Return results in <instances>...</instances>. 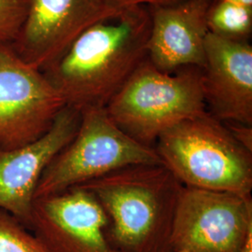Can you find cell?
<instances>
[{"mask_svg":"<svg viewBox=\"0 0 252 252\" xmlns=\"http://www.w3.org/2000/svg\"><path fill=\"white\" fill-rule=\"evenodd\" d=\"M252 234V195L183 187L172 227V252H241Z\"/></svg>","mask_w":252,"mask_h":252,"instance_id":"obj_6","label":"cell"},{"mask_svg":"<svg viewBox=\"0 0 252 252\" xmlns=\"http://www.w3.org/2000/svg\"><path fill=\"white\" fill-rule=\"evenodd\" d=\"M0 252H48L36 235L9 212L0 209Z\"/></svg>","mask_w":252,"mask_h":252,"instance_id":"obj_14","label":"cell"},{"mask_svg":"<svg viewBox=\"0 0 252 252\" xmlns=\"http://www.w3.org/2000/svg\"><path fill=\"white\" fill-rule=\"evenodd\" d=\"M162 162L154 147L125 133L105 108L81 112L72 140L47 166L36 187L35 199L78 187L128 165Z\"/></svg>","mask_w":252,"mask_h":252,"instance_id":"obj_5","label":"cell"},{"mask_svg":"<svg viewBox=\"0 0 252 252\" xmlns=\"http://www.w3.org/2000/svg\"><path fill=\"white\" fill-rule=\"evenodd\" d=\"M234 138L243 145L246 149L252 152V126L236 123H224Z\"/></svg>","mask_w":252,"mask_h":252,"instance_id":"obj_17","label":"cell"},{"mask_svg":"<svg viewBox=\"0 0 252 252\" xmlns=\"http://www.w3.org/2000/svg\"><path fill=\"white\" fill-rule=\"evenodd\" d=\"M28 0H0V45H11L27 16Z\"/></svg>","mask_w":252,"mask_h":252,"instance_id":"obj_15","label":"cell"},{"mask_svg":"<svg viewBox=\"0 0 252 252\" xmlns=\"http://www.w3.org/2000/svg\"><path fill=\"white\" fill-rule=\"evenodd\" d=\"M241 252H252V234L249 237Z\"/></svg>","mask_w":252,"mask_h":252,"instance_id":"obj_19","label":"cell"},{"mask_svg":"<svg viewBox=\"0 0 252 252\" xmlns=\"http://www.w3.org/2000/svg\"><path fill=\"white\" fill-rule=\"evenodd\" d=\"M108 6L118 10H125L135 7H152L168 5L180 0H103Z\"/></svg>","mask_w":252,"mask_h":252,"instance_id":"obj_16","label":"cell"},{"mask_svg":"<svg viewBox=\"0 0 252 252\" xmlns=\"http://www.w3.org/2000/svg\"><path fill=\"white\" fill-rule=\"evenodd\" d=\"M207 21L210 34L231 41L249 42L252 33V7L212 0Z\"/></svg>","mask_w":252,"mask_h":252,"instance_id":"obj_13","label":"cell"},{"mask_svg":"<svg viewBox=\"0 0 252 252\" xmlns=\"http://www.w3.org/2000/svg\"><path fill=\"white\" fill-rule=\"evenodd\" d=\"M65 107L44 73L24 62L10 45H0V150L35 142Z\"/></svg>","mask_w":252,"mask_h":252,"instance_id":"obj_7","label":"cell"},{"mask_svg":"<svg viewBox=\"0 0 252 252\" xmlns=\"http://www.w3.org/2000/svg\"><path fill=\"white\" fill-rule=\"evenodd\" d=\"M122 11L103 0H28L24 25L10 46L24 62L44 71L89 27Z\"/></svg>","mask_w":252,"mask_h":252,"instance_id":"obj_8","label":"cell"},{"mask_svg":"<svg viewBox=\"0 0 252 252\" xmlns=\"http://www.w3.org/2000/svg\"><path fill=\"white\" fill-rule=\"evenodd\" d=\"M212 0H180L147 7L151 29L147 57L159 70L173 73L187 66L203 68L208 35L207 11Z\"/></svg>","mask_w":252,"mask_h":252,"instance_id":"obj_12","label":"cell"},{"mask_svg":"<svg viewBox=\"0 0 252 252\" xmlns=\"http://www.w3.org/2000/svg\"><path fill=\"white\" fill-rule=\"evenodd\" d=\"M108 228L99 203L81 187L35 199L28 224L48 252H119Z\"/></svg>","mask_w":252,"mask_h":252,"instance_id":"obj_9","label":"cell"},{"mask_svg":"<svg viewBox=\"0 0 252 252\" xmlns=\"http://www.w3.org/2000/svg\"><path fill=\"white\" fill-rule=\"evenodd\" d=\"M224 2H229L233 3L236 5H241V6H247V7H252V0H220Z\"/></svg>","mask_w":252,"mask_h":252,"instance_id":"obj_18","label":"cell"},{"mask_svg":"<svg viewBox=\"0 0 252 252\" xmlns=\"http://www.w3.org/2000/svg\"><path fill=\"white\" fill-rule=\"evenodd\" d=\"M78 187L97 200L119 252H172V227L183 185L162 162L128 165Z\"/></svg>","mask_w":252,"mask_h":252,"instance_id":"obj_2","label":"cell"},{"mask_svg":"<svg viewBox=\"0 0 252 252\" xmlns=\"http://www.w3.org/2000/svg\"><path fill=\"white\" fill-rule=\"evenodd\" d=\"M207 112L223 123L252 126V46L208 33L202 68Z\"/></svg>","mask_w":252,"mask_h":252,"instance_id":"obj_11","label":"cell"},{"mask_svg":"<svg viewBox=\"0 0 252 252\" xmlns=\"http://www.w3.org/2000/svg\"><path fill=\"white\" fill-rule=\"evenodd\" d=\"M154 149L183 186L252 195V152L209 112L169 128Z\"/></svg>","mask_w":252,"mask_h":252,"instance_id":"obj_3","label":"cell"},{"mask_svg":"<svg viewBox=\"0 0 252 252\" xmlns=\"http://www.w3.org/2000/svg\"><path fill=\"white\" fill-rule=\"evenodd\" d=\"M105 108L127 135L154 147L169 128L207 112L202 68L163 72L147 57Z\"/></svg>","mask_w":252,"mask_h":252,"instance_id":"obj_4","label":"cell"},{"mask_svg":"<svg viewBox=\"0 0 252 252\" xmlns=\"http://www.w3.org/2000/svg\"><path fill=\"white\" fill-rule=\"evenodd\" d=\"M81 112L65 106L45 135L18 149L0 150V209L28 229L39 180L54 157L76 135Z\"/></svg>","mask_w":252,"mask_h":252,"instance_id":"obj_10","label":"cell"},{"mask_svg":"<svg viewBox=\"0 0 252 252\" xmlns=\"http://www.w3.org/2000/svg\"><path fill=\"white\" fill-rule=\"evenodd\" d=\"M150 29L147 7L125 9L89 27L42 72L65 106L106 108L147 58Z\"/></svg>","mask_w":252,"mask_h":252,"instance_id":"obj_1","label":"cell"}]
</instances>
